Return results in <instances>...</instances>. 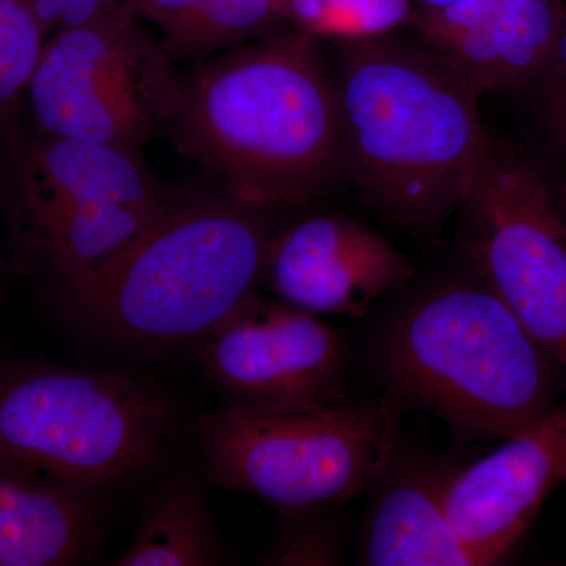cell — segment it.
Returning <instances> with one entry per match:
<instances>
[{
	"label": "cell",
	"instance_id": "obj_24",
	"mask_svg": "<svg viewBox=\"0 0 566 566\" xmlns=\"http://www.w3.org/2000/svg\"><path fill=\"white\" fill-rule=\"evenodd\" d=\"M553 189L554 196H556L558 210H560L562 216H564V219L566 221V181L558 182V185L553 186Z\"/></svg>",
	"mask_w": 566,
	"mask_h": 566
},
{
	"label": "cell",
	"instance_id": "obj_12",
	"mask_svg": "<svg viewBox=\"0 0 566 566\" xmlns=\"http://www.w3.org/2000/svg\"><path fill=\"white\" fill-rule=\"evenodd\" d=\"M264 275L293 307L363 318L379 297L411 281L415 264L364 223L326 214L303 219L273 237Z\"/></svg>",
	"mask_w": 566,
	"mask_h": 566
},
{
	"label": "cell",
	"instance_id": "obj_6",
	"mask_svg": "<svg viewBox=\"0 0 566 566\" xmlns=\"http://www.w3.org/2000/svg\"><path fill=\"white\" fill-rule=\"evenodd\" d=\"M395 408L345 398L307 408L223 403L199 422L205 474L289 517L318 515L367 493L398 433Z\"/></svg>",
	"mask_w": 566,
	"mask_h": 566
},
{
	"label": "cell",
	"instance_id": "obj_4",
	"mask_svg": "<svg viewBox=\"0 0 566 566\" xmlns=\"http://www.w3.org/2000/svg\"><path fill=\"white\" fill-rule=\"evenodd\" d=\"M268 210L226 199L167 205L91 274L55 290L71 322L136 348L200 344L244 304L266 270Z\"/></svg>",
	"mask_w": 566,
	"mask_h": 566
},
{
	"label": "cell",
	"instance_id": "obj_7",
	"mask_svg": "<svg viewBox=\"0 0 566 566\" xmlns=\"http://www.w3.org/2000/svg\"><path fill=\"white\" fill-rule=\"evenodd\" d=\"M9 137L14 248L55 290L102 266L169 205L134 153L50 134Z\"/></svg>",
	"mask_w": 566,
	"mask_h": 566
},
{
	"label": "cell",
	"instance_id": "obj_8",
	"mask_svg": "<svg viewBox=\"0 0 566 566\" xmlns=\"http://www.w3.org/2000/svg\"><path fill=\"white\" fill-rule=\"evenodd\" d=\"M137 20L125 0L106 17L44 41L28 88L41 134L140 156L153 129L172 117L181 82Z\"/></svg>",
	"mask_w": 566,
	"mask_h": 566
},
{
	"label": "cell",
	"instance_id": "obj_19",
	"mask_svg": "<svg viewBox=\"0 0 566 566\" xmlns=\"http://www.w3.org/2000/svg\"><path fill=\"white\" fill-rule=\"evenodd\" d=\"M44 41L46 35L28 0H0V129L14 128Z\"/></svg>",
	"mask_w": 566,
	"mask_h": 566
},
{
	"label": "cell",
	"instance_id": "obj_14",
	"mask_svg": "<svg viewBox=\"0 0 566 566\" xmlns=\"http://www.w3.org/2000/svg\"><path fill=\"white\" fill-rule=\"evenodd\" d=\"M102 524L98 499L0 464V566L81 564Z\"/></svg>",
	"mask_w": 566,
	"mask_h": 566
},
{
	"label": "cell",
	"instance_id": "obj_5",
	"mask_svg": "<svg viewBox=\"0 0 566 566\" xmlns=\"http://www.w3.org/2000/svg\"><path fill=\"white\" fill-rule=\"evenodd\" d=\"M175 409L114 371L25 368L0 376V464L98 499L158 468Z\"/></svg>",
	"mask_w": 566,
	"mask_h": 566
},
{
	"label": "cell",
	"instance_id": "obj_2",
	"mask_svg": "<svg viewBox=\"0 0 566 566\" xmlns=\"http://www.w3.org/2000/svg\"><path fill=\"white\" fill-rule=\"evenodd\" d=\"M342 178L390 221L438 229L490 142L475 95L430 46L394 33L338 43Z\"/></svg>",
	"mask_w": 566,
	"mask_h": 566
},
{
	"label": "cell",
	"instance_id": "obj_26",
	"mask_svg": "<svg viewBox=\"0 0 566 566\" xmlns=\"http://www.w3.org/2000/svg\"><path fill=\"white\" fill-rule=\"evenodd\" d=\"M0 266H2V233H0Z\"/></svg>",
	"mask_w": 566,
	"mask_h": 566
},
{
	"label": "cell",
	"instance_id": "obj_11",
	"mask_svg": "<svg viewBox=\"0 0 566 566\" xmlns=\"http://www.w3.org/2000/svg\"><path fill=\"white\" fill-rule=\"evenodd\" d=\"M566 485V394L542 419L450 480L446 510L483 566L499 564L523 538L554 490Z\"/></svg>",
	"mask_w": 566,
	"mask_h": 566
},
{
	"label": "cell",
	"instance_id": "obj_1",
	"mask_svg": "<svg viewBox=\"0 0 566 566\" xmlns=\"http://www.w3.org/2000/svg\"><path fill=\"white\" fill-rule=\"evenodd\" d=\"M177 147L238 202H307L340 180L338 106L318 39L271 32L182 81L170 117Z\"/></svg>",
	"mask_w": 566,
	"mask_h": 566
},
{
	"label": "cell",
	"instance_id": "obj_22",
	"mask_svg": "<svg viewBox=\"0 0 566 566\" xmlns=\"http://www.w3.org/2000/svg\"><path fill=\"white\" fill-rule=\"evenodd\" d=\"M125 0H28L44 35L80 28L112 13Z\"/></svg>",
	"mask_w": 566,
	"mask_h": 566
},
{
	"label": "cell",
	"instance_id": "obj_18",
	"mask_svg": "<svg viewBox=\"0 0 566 566\" xmlns=\"http://www.w3.org/2000/svg\"><path fill=\"white\" fill-rule=\"evenodd\" d=\"M279 20L315 39H376L411 25V0H275Z\"/></svg>",
	"mask_w": 566,
	"mask_h": 566
},
{
	"label": "cell",
	"instance_id": "obj_21",
	"mask_svg": "<svg viewBox=\"0 0 566 566\" xmlns=\"http://www.w3.org/2000/svg\"><path fill=\"white\" fill-rule=\"evenodd\" d=\"M534 112L542 158H535L551 185L566 181V98Z\"/></svg>",
	"mask_w": 566,
	"mask_h": 566
},
{
	"label": "cell",
	"instance_id": "obj_10",
	"mask_svg": "<svg viewBox=\"0 0 566 566\" xmlns=\"http://www.w3.org/2000/svg\"><path fill=\"white\" fill-rule=\"evenodd\" d=\"M199 345L205 376L226 403L307 408L345 398V335L283 301L252 294Z\"/></svg>",
	"mask_w": 566,
	"mask_h": 566
},
{
	"label": "cell",
	"instance_id": "obj_9",
	"mask_svg": "<svg viewBox=\"0 0 566 566\" xmlns=\"http://www.w3.org/2000/svg\"><path fill=\"white\" fill-rule=\"evenodd\" d=\"M460 210L471 263L566 370V221L542 167L490 137Z\"/></svg>",
	"mask_w": 566,
	"mask_h": 566
},
{
	"label": "cell",
	"instance_id": "obj_17",
	"mask_svg": "<svg viewBox=\"0 0 566 566\" xmlns=\"http://www.w3.org/2000/svg\"><path fill=\"white\" fill-rule=\"evenodd\" d=\"M140 20L151 22L175 54L233 50L282 24L275 0H129Z\"/></svg>",
	"mask_w": 566,
	"mask_h": 566
},
{
	"label": "cell",
	"instance_id": "obj_20",
	"mask_svg": "<svg viewBox=\"0 0 566 566\" xmlns=\"http://www.w3.org/2000/svg\"><path fill=\"white\" fill-rule=\"evenodd\" d=\"M293 523L275 535L259 557L271 566H333L345 560L346 528L340 521L315 520Z\"/></svg>",
	"mask_w": 566,
	"mask_h": 566
},
{
	"label": "cell",
	"instance_id": "obj_3",
	"mask_svg": "<svg viewBox=\"0 0 566 566\" xmlns=\"http://www.w3.org/2000/svg\"><path fill=\"white\" fill-rule=\"evenodd\" d=\"M472 268L395 308L376 337L375 371L395 405L468 441L506 439L564 398L566 370Z\"/></svg>",
	"mask_w": 566,
	"mask_h": 566
},
{
	"label": "cell",
	"instance_id": "obj_23",
	"mask_svg": "<svg viewBox=\"0 0 566 566\" xmlns=\"http://www.w3.org/2000/svg\"><path fill=\"white\" fill-rule=\"evenodd\" d=\"M520 95L532 111L566 98V17L545 63Z\"/></svg>",
	"mask_w": 566,
	"mask_h": 566
},
{
	"label": "cell",
	"instance_id": "obj_16",
	"mask_svg": "<svg viewBox=\"0 0 566 566\" xmlns=\"http://www.w3.org/2000/svg\"><path fill=\"white\" fill-rule=\"evenodd\" d=\"M219 564H223L221 539L191 471L174 475L151 495L132 545L114 562L115 566Z\"/></svg>",
	"mask_w": 566,
	"mask_h": 566
},
{
	"label": "cell",
	"instance_id": "obj_25",
	"mask_svg": "<svg viewBox=\"0 0 566 566\" xmlns=\"http://www.w3.org/2000/svg\"><path fill=\"white\" fill-rule=\"evenodd\" d=\"M416 9H436V7L450 6V3L463 2V0H411Z\"/></svg>",
	"mask_w": 566,
	"mask_h": 566
},
{
	"label": "cell",
	"instance_id": "obj_13",
	"mask_svg": "<svg viewBox=\"0 0 566 566\" xmlns=\"http://www.w3.org/2000/svg\"><path fill=\"white\" fill-rule=\"evenodd\" d=\"M458 468L406 444L398 431L368 488L360 564L483 566L447 515V488Z\"/></svg>",
	"mask_w": 566,
	"mask_h": 566
},
{
	"label": "cell",
	"instance_id": "obj_15",
	"mask_svg": "<svg viewBox=\"0 0 566 566\" xmlns=\"http://www.w3.org/2000/svg\"><path fill=\"white\" fill-rule=\"evenodd\" d=\"M565 17L564 0H494L482 20L433 51L479 98L520 95L545 63Z\"/></svg>",
	"mask_w": 566,
	"mask_h": 566
}]
</instances>
